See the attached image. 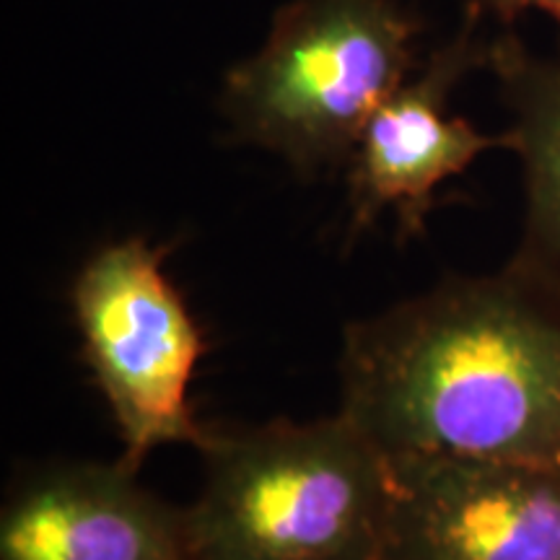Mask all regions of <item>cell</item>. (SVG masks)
Returning <instances> with one entry per match:
<instances>
[{"label":"cell","mask_w":560,"mask_h":560,"mask_svg":"<svg viewBox=\"0 0 560 560\" xmlns=\"http://www.w3.org/2000/svg\"><path fill=\"white\" fill-rule=\"evenodd\" d=\"M340 397L392 467H560V289L509 260L350 322Z\"/></svg>","instance_id":"obj_1"},{"label":"cell","mask_w":560,"mask_h":560,"mask_svg":"<svg viewBox=\"0 0 560 560\" xmlns=\"http://www.w3.org/2000/svg\"><path fill=\"white\" fill-rule=\"evenodd\" d=\"M200 452L198 560H384L395 472L342 410L210 431Z\"/></svg>","instance_id":"obj_2"},{"label":"cell","mask_w":560,"mask_h":560,"mask_svg":"<svg viewBox=\"0 0 560 560\" xmlns=\"http://www.w3.org/2000/svg\"><path fill=\"white\" fill-rule=\"evenodd\" d=\"M423 24L397 0H293L265 45L223 79L236 143L278 153L299 177L348 166L380 104L418 70Z\"/></svg>","instance_id":"obj_3"},{"label":"cell","mask_w":560,"mask_h":560,"mask_svg":"<svg viewBox=\"0 0 560 560\" xmlns=\"http://www.w3.org/2000/svg\"><path fill=\"white\" fill-rule=\"evenodd\" d=\"M166 255L145 236H125L91 252L70 285L83 359L120 431V462L136 472L159 446L202 450L213 431L190 405L208 342L166 276Z\"/></svg>","instance_id":"obj_4"},{"label":"cell","mask_w":560,"mask_h":560,"mask_svg":"<svg viewBox=\"0 0 560 560\" xmlns=\"http://www.w3.org/2000/svg\"><path fill=\"white\" fill-rule=\"evenodd\" d=\"M480 21L470 0L459 32L371 115L348 161V242L366 234L384 210H395L400 244L423 236L439 187L486 151L509 149V132L488 136L450 112L457 83L488 66L490 42L478 37Z\"/></svg>","instance_id":"obj_5"},{"label":"cell","mask_w":560,"mask_h":560,"mask_svg":"<svg viewBox=\"0 0 560 560\" xmlns=\"http://www.w3.org/2000/svg\"><path fill=\"white\" fill-rule=\"evenodd\" d=\"M384 560H560V467H392Z\"/></svg>","instance_id":"obj_6"},{"label":"cell","mask_w":560,"mask_h":560,"mask_svg":"<svg viewBox=\"0 0 560 560\" xmlns=\"http://www.w3.org/2000/svg\"><path fill=\"white\" fill-rule=\"evenodd\" d=\"M0 560H198L187 509L117 462H66L13 488L0 516Z\"/></svg>","instance_id":"obj_7"},{"label":"cell","mask_w":560,"mask_h":560,"mask_svg":"<svg viewBox=\"0 0 560 560\" xmlns=\"http://www.w3.org/2000/svg\"><path fill=\"white\" fill-rule=\"evenodd\" d=\"M511 112L509 151L522 161L524 226L514 260L560 289V55H537L506 32L488 66Z\"/></svg>","instance_id":"obj_8"},{"label":"cell","mask_w":560,"mask_h":560,"mask_svg":"<svg viewBox=\"0 0 560 560\" xmlns=\"http://www.w3.org/2000/svg\"><path fill=\"white\" fill-rule=\"evenodd\" d=\"M482 16H493L499 24L511 26L522 13L537 11L560 24V0H472Z\"/></svg>","instance_id":"obj_9"}]
</instances>
